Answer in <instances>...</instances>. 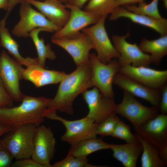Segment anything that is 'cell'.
Here are the masks:
<instances>
[{
    "label": "cell",
    "instance_id": "1",
    "mask_svg": "<svg viewBox=\"0 0 167 167\" xmlns=\"http://www.w3.org/2000/svg\"><path fill=\"white\" fill-rule=\"evenodd\" d=\"M90 63L77 66L71 73L66 74L60 83L56 94L51 99L47 109L58 111L68 115L74 113L73 104L80 94L93 86Z\"/></svg>",
    "mask_w": 167,
    "mask_h": 167
},
{
    "label": "cell",
    "instance_id": "2",
    "mask_svg": "<svg viewBox=\"0 0 167 167\" xmlns=\"http://www.w3.org/2000/svg\"><path fill=\"white\" fill-rule=\"evenodd\" d=\"M51 100L24 95L19 105L0 108V125L11 130L27 123L39 126L44 121V112Z\"/></svg>",
    "mask_w": 167,
    "mask_h": 167
},
{
    "label": "cell",
    "instance_id": "3",
    "mask_svg": "<svg viewBox=\"0 0 167 167\" xmlns=\"http://www.w3.org/2000/svg\"><path fill=\"white\" fill-rule=\"evenodd\" d=\"M32 123L22 125L4 134L1 139L4 146L16 160L31 157L37 127Z\"/></svg>",
    "mask_w": 167,
    "mask_h": 167
},
{
    "label": "cell",
    "instance_id": "4",
    "mask_svg": "<svg viewBox=\"0 0 167 167\" xmlns=\"http://www.w3.org/2000/svg\"><path fill=\"white\" fill-rule=\"evenodd\" d=\"M44 116L49 119L61 122L66 131L61 136V140L73 145L83 140L96 137V129L97 125L92 118L87 116L79 119L68 120L58 116L57 111L46 109Z\"/></svg>",
    "mask_w": 167,
    "mask_h": 167
},
{
    "label": "cell",
    "instance_id": "5",
    "mask_svg": "<svg viewBox=\"0 0 167 167\" xmlns=\"http://www.w3.org/2000/svg\"><path fill=\"white\" fill-rule=\"evenodd\" d=\"M159 111V107L145 106L135 96L125 91L121 102L116 105L114 109L116 114L125 117L131 123L135 131L147 121L156 117Z\"/></svg>",
    "mask_w": 167,
    "mask_h": 167
},
{
    "label": "cell",
    "instance_id": "6",
    "mask_svg": "<svg viewBox=\"0 0 167 167\" xmlns=\"http://www.w3.org/2000/svg\"><path fill=\"white\" fill-rule=\"evenodd\" d=\"M19 10L20 19L14 26L12 33L20 37L29 36V32L38 28L46 29L48 32H55L61 28L49 20L39 11L33 9L31 4L24 1L21 3Z\"/></svg>",
    "mask_w": 167,
    "mask_h": 167
},
{
    "label": "cell",
    "instance_id": "7",
    "mask_svg": "<svg viewBox=\"0 0 167 167\" xmlns=\"http://www.w3.org/2000/svg\"><path fill=\"white\" fill-rule=\"evenodd\" d=\"M89 58L93 86L98 88L105 96L114 99L113 79L121 68L118 59H112L107 63H104L98 59L94 53L90 54Z\"/></svg>",
    "mask_w": 167,
    "mask_h": 167
},
{
    "label": "cell",
    "instance_id": "8",
    "mask_svg": "<svg viewBox=\"0 0 167 167\" xmlns=\"http://www.w3.org/2000/svg\"><path fill=\"white\" fill-rule=\"evenodd\" d=\"M24 69L4 50L0 54V78L14 101L20 102L24 95L20 88Z\"/></svg>",
    "mask_w": 167,
    "mask_h": 167
},
{
    "label": "cell",
    "instance_id": "9",
    "mask_svg": "<svg viewBox=\"0 0 167 167\" xmlns=\"http://www.w3.org/2000/svg\"><path fill=\"white\" fill-rule=\"evenodd\" d=\"M107 15L102 16L92 26L83 29L81 32L92 40L96 51V57L104 63H107L113 58H118L120 54L111 42L105 26Z\"/></svg>",
    "mask_w": 167,
    "mask_h": 167
},
{
    "label": "cell",
    "instance_id": "10",
    "mask_svg": "<svg viewBox=\"0 0 167 167\" xmlns=\"http://www.w3.org/2000/svg\"><path fill=\"white\" fill-rule=\"evenodd\" d=\"M51 41L65 50L77 66L90 63L89 53L94 47L91 39L82 32L69 37L51 39Z\"/></svg>",
    "mask_w": 167,
    "mask_h": 167
},
{
    "label": "cell",
    "instance_id": "11",
    "mask_svg": "<svg viewBox=\"0 0 167 167\" xmlns=\"http://www.w3.org/2000/svg\"><path fill=\"white\" fill-rule=\"evenodd\" d=\"M130 36L128 32L125 35L112 37L113 44L120 54L118 60L121 67L131 64L135 67H148L152 63L150 55L143 52L136 43L127 42L126 39Z\"/></svg>",
    "mask_w": 167,
    "mask_h": 167
},
{
    "label": "cell",
    "instance_id": "12",
    "mask_svg": "<svg viewBox=\"0 0 167 167\" xmlns=\"http://www.w3.org/2000/svg\"><path fill=\"white\" fill-rule=\"evenodd\" d=\"M65 5L69 9V18L64 26L54 32L51 39L69 37L76 35L88 26L96 23L102 16L96 13L82 10L67 3Z\"/></svg>",
    "mask_w": 167,
    "mask_h": 167
},
{
    "label": "cell",
    "instance_id": "13",
    "mask_svg": "<svg viewBox=\"0 0 167 167\" xmlns=\"http://www.w3.org/2000/svg\"><path fill=\"white\" fill-rule=\"evenodd\" d=\"M83 99L88 105V113L86 116L98 124L114 113L116 104L114 99L103 95L95 87L86 90L82 93Z\"/></svg>",
    "mask_w": 167,
    "mask_h": 167
},
{
    "label": "cell",
    "instance_id": "14",
    "mask_svg": "<svg viewBox=\"0 0 167 167\" xmlns=\"http://www.w3.org/2000/svg\"><path fill=\"white\" fill-rule=\"evenodd\" d=\"M56 139L51 128L43 125L37 127L31 158L46 167H52L50 162L55 152Z\"/></svg>",
    "mask_w": 167,
    "mask_h": 167
},
{
    "label": "cell",
    "instance_id": "15",
    "mask_svg": "<svg viewBox=\"0 0 167 167\" xmlns=\"http://www.w3.org/2000/svg\"><path fill=\"white\" fill-rule=\"evenodd\" d=\"M119 72L149 88L161 89L167 80V71L129 64L121 67Z\"/></svg>",
    "mask_w": 167,
    "mask_h": 167
},
{
    "label": "cell",
    "instance_id": "16",
    "mask_svg": "<svg viewBox=\"0 0 167 167\" xmlns=\"http://www.w3.org/2000/svg\"><path fill=\"white\" fill-rule=\"evenodd\" d=\"M113 83L134 96L149 102L152 106L159 108L161 89L149 88L119 72L115 75Z\"/></svg>",
    "mask_w": 167,
    "mask_h": 167
},
{
    "label": "cell",
    "instance_id": "17",
    "mask_svg": "<svg viewBox=\"0 0 167 167\" xmlns=\"http://www.w3.org/2000/svg\"><path fill=\"white\" fill-rule=\"evenodd\" d=\"M135 132L157 148L167 144V115L158 114L141 126Z\"/></svg>",
    "mask_w": 167,
    "mask_h": 167
},
{
    "label": "cell",
    "instance_id": "18",
    "mask_svg": "<svg viewBox=\"0 0 167 167\" xmlns=\"http://www.w3.org/2000/svg\"><path fill=\"white\" fill-rule=\"evenodd\" d=\"M122 17L128 19L134 23L151 28L159 33L161 36L167 35V19L166 18L162 17L156 18L135 13L121 6L114 8L110 14L109 19L110 21H114Z\"/></svg>",
    "mask_w": 167,
    "mask_h": 167
},
{
    "label": "cell",
    "instance_id": "19",
    "mask_svg": "<svg viewBox=\"0 0 167 167\" xmlns=\"http://www.w3.org/2000/svg\"><path fill=\"white\" fill-rule=\"evenodd\" d=\"M34 6L49 20L62 28L68 21L70 11L65 5L57 0L43 2L36 0H25Z\"/></svg>",
    "mask_w": 167,
    "mask_h": 167
},
{
    "label": "cell",
    "instance_id": "20",
    "mask_svg": "<svg viewBox=\"0 0 167 167\" xmlns=\"http://www.w3.org/2000/svg\"><path fill=\"white\" fill-rule=\"evenodd\" d=\"M66 74L63 71L47 70L39 64H33L24 69L23 79L30 82L38 88L60 83Z\"/></svg>",
    "mask_w": 167,
    "mask_h": 167
},
{
    "label": "cell",
    "instance_id": "21",
    "mask_svg": "<svg viewBox=\"0 0 167 167\" xmlns=\"http://www.w3.org/2000/svg\"><path fill=\"white\" fill-rule=\"evenodd\" d=\"M113 152V156L125 167H135L143 147L138 140L123 144H109V149Z\"/></svg>",
    "mask_w": 167,
    "mask_h": 167
},
{
    "label": "cell",
    "instance_id": "22",
    "mask_svg": "<svg viewBox=\"0 0 167 167\" xmlns=\"http://www.w3.org/2000/svg\"><path fill=\"white\" fill-rule=\"evenodd\" d=\"M6 19L0 20V45L6 49L13 58L22 65L26 67L33 64H39L37 58H24L19 51V45L12 37L8 29L6 27Z\"/></svg>",
    "mask_w": 167,
    "mask_h": 167
},
{
    "label": "cell",
    "instance_id": "23",
    "mask_svg": "<svg viewBox=\"0 0 167 167\" xmlns=\"http://www.w3.org/2000/svg\"><path fill=\"white\" fill-rule=\"evenodd\" d=\"M138 46L143 52L151 54L152 63L159 65L167 54V35L153 40L143 38Z\"/></svg>",
    "mask_w": 167,
    "mask_h": 167
},
{
    "label": "cell",
    "instance_id": "24",
    "mask_svg": "<svg viewBox=\"0 0 167 167\" xmlns=\"http://www.w3.org/2000/svg\"><path fill=\"white\" fill-rule=\"evenodd\" d=\"M109 149V144L105 142L102 138L96 137L87 139L71 145L67 154L87 157L96 152Z\"/></svg>",
    "mask_w": 167,
    "mask_h": 167
},
{
    "label": "cell",
    "instance_id": "25",
    "mask_svg": "<svg viewBox=\"0 0 167 167\" xmlns=\"http://www.w3.org/2000/svg\"><path fill=\"white\" fill-rule=\"evenodd\" d=\"M135 135L143 147L141 158L142 167H165L157 148L135 132Z\"/></svg>",
    "mask_w": 167,
    "mask_h": 167
},
{
    "label": "cell",
    "instance_id": "26",
    "mask_svg": "<svg viewBox=\"0 0 167 167\" xmlns=\"http://www.w3.org/2000/svg\"><path fill=\"white\" fill-rule=\"evenodd\" d=\"M42 31L48 32L46 29L44 28H37L29 32V36L31 38L37 51V58L39 65L45 68L46 59L54 60L56 59V56L55 52L52 50L50 44H45L44 40L39 37V33Z\"/></svg>",
    "mask_w": 167,
    "mask_h": 167
},
{
    "label": "cell",
    "instance_id": "27",
    "mask_svg": "<svg viewBox=\"0 0 167 167\" xmlns=\"http://www.w3.org/2000/svg\"><path fill=\"white\" fill-rule=\"evenodd\" d=\"M158 1L159 0H152L151 2L148 4L143 2L139 3L138 6L127 5L122 6L128 11L135 13L160 18L162 17L158 10Z\"/></svg>",
    "mask_w": 167,
    "mask_h": 167
},
{
    "label": "cell",
    "instance_id": "28",
    "mask_svg": "<svg viewBox=\"0 0 167 167\" xmlns=\"http://www.w3.org/2000/svg\"><path fill=\"white\" fill-rule=\"evenodd\" d=\"M115 0H90L84 10L97 14L101 16L108 15L114 8Z\"/></svg>",
    "mask_w": 167,
    "mask_h": 167
},
{
    "label": "cell",
    "instance_id": "29",
    "mask_svg": "<svg viewBox=\"0 0 167 167\" xmlns=\"http://www.w3.org/2000/svg\"><path fill=\"white\" fill-rule=\"evenodd\" d=\"M111 136L124 140L126 143H133L138 140L135 135L131 132L130 126L120 120Z\"/></svg>",
    "mask_w": 167,
    "mask_h": 167
},
{
    "label": "cell",
    "instance_id": "30",
    "mask_svg": "<svg viewBox=\"0 0 167 167\" xmlns=\"http://www.w3.org/2000/svg\"><path fill=\"white\" fill-rule=\"evenodd\" d=\"M87 157L75 156L67 154L62 160L56 162L52 165V167H91L88 163Z\"/></svg>",
    "mask_w": 167,
    "mask_h": 167
},
{
    "label": "cell",
    "instance_id": "31",
    "mask_svg": "<svg viewBox=\"0 0 167 167\" xmlns=\"http://www.w3.org/2000/svg\"><path fill=\"white\" fill-rule=\"evenodd\" d=\"M119 120V119L115 113L108 117L97 124L96 129V135H100L102 136H111Z\"/></svg>",
    "mask_w": 167,
    "mask_h": 167
},
{
    "label": "cell",
    "instance_id": "32",
    "mask_svg": "<svg viewBox=\"0 0 167 167\" xmlns=\"http://www.w3.org/2000/svg\"><path fill=\"white\" fill-rule=\"evenodd\" d=\"M14 158L0 139V167H11Z\"/></svg>",
    "mask_w": 167,
    "mask_h": 167
},
{
    "label": "cell",
    "instance_id": "33",
    "mask_svg": "<svg viewBox=\"0 0 167 167\" xmlns=\"http://www.w3.org/2000/svg\"><path fill=\"white\" fill-rule=\"evenodd\" d=\"M13 101L0 78V108L11 107Z\"/></svg>",
    "mask_w": 167,
    "mask_h": 167
},
{
    "label": "cell",
    "instance_id": "34",
    "mask_svg": "<svg viewBox=\"0 0 167 167\" xmlns=\"http://www.w3.org/2000/svg\"><path fill=\"white\" fill-rule=\"evenodd\" d=\"M11 167H46L45 165L40 164L31 157L16 160L12 163Z\"/></svg>",
    "mask_w": 167,
    "mask_h": 167
},
{
    "label": "cell",
    "instance_id": "35",
    "mask_svg": "<svg viewBox=\"0 0 167 167\" xmlns=\"http://www.w3.org/2000/svg\"><path fill=\"white\" fill-rule=\"evenodd\" d=\"M159 111L162 114L167 113V85L165 84L162 88L159 107Z\"/></svg>",
    "mask_w": 167,
    "mask_h": 167
},
{
    "label": "cell",
    "instance_id": "36",
    "mask_svg": "<svg viewBox=\"0 0 167 167\" xmlns=\"http://www.w3.org/2000/svg\"><path fill=\"white\" fill-rule=\"evenodd\" d=\"M145 0H115L114 8L127 5H133L137 3H139L144 2Z\"/></svg>",
    "mask_w": 167,
    "mask_h": 167
},
{
    "label": "cell",
    "instance_id": "37",
    "mask_svg": "<svg viewBox=\"0 0 167 167\" xmlns=\"http://www.w3.org/2000/svg\"><path fill=\"white\" fill-rule=\"evenodd\" d=\"M9 6L7 10V12L4 17L6 19H7L10 13L12 11L15 6L17 4L23 2L24 0H8Z\"/></svg>",
    "mask_w": 167,
    "mask_h": 167
},
{
    "label": "cell",
    "instance_id": "38",
    "mask_svg": "<svg viewBox=\"0 0 167 167\" xmlns=\"http://www.w3.org/2000/svg\"><path fill=\"white\" fill-rule=\"evenodd\" d=\"M88 0H69L67 3L71 5L82 9Z\"/></svg>",
    "mask_w": 167,
    "mask_h": 167
},
{
    "label": "cell",
    "instance_id": "39",
    "mask_svg": "<svg viewBox=\"0 0 167 167\" xmlns=\"http://www.w3.org/2000/svg\"><path fill=\"white\" fill-rule=\"evenodd\" d=\"M8 6V0H0V9H3L7 11Z\"/></svg>",
    "mask_w": 167,
    "mask_h": 167
},
{
    "label": "cell",
    "instance_id": "40",
    "mask_svg": "<svg viewBox=\"0 0 167 167\" xmlns=\"http://www.w3.org/2000/svg\"><path fill=\"white\" fill-rule=\"evenodd\" d=\"M10 131L9 128L0 125V138Z\"/></svg>",
    "mask_w": 167,
    "mask_h": 167
},
{
    "label": "cell",
    "instance_id": "41",
    "mask_svg": "<svg viewBox=\"0 0 167 167\" xmlns=\"http://www.w3.org/2000/svg\"><path fill=\"white\" fill-rule=\"evenodd\" d=\"M163 2L164 6L166 8H167V0H161Z\"/></svg>",
    "mask_w": 167,
    "mask_h": 167
},
{
    "label": "cell",
    "instance_id": "42",
    "mask_svg": "<svg viewBox=\"0 0 167 167\" xmlns=\"http://www.w3.org/2000/svg\"><path fill=\"white\" fill-rule=\"evenodd\" d=\"M62 3H67L69 0H57Z\"/></svg>",
    "mask_w": 167,
    "mask_h": 167
},
{
    "label": "cell",
    "instance_id": "43",
    "mask_svg": "<svg viewBox=\"0 0 167 167\" xmlns=\"http://www.w3.org/2000/svg\"><path fill=\"white\" fill-rule=\"evenodd\" d=\"M36 0L40 1H41V0L45 1V0Z\"/></svg>",
    "mask_w": 167,
    "mask_h": 167
}]
</instances>
